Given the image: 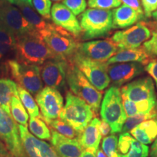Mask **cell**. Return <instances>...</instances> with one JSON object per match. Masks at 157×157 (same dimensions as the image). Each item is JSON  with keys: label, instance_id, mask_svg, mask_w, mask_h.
Returning a JSON list of instances; mask_svg holds the SVG:
<instances>
[{"label": "cell", "instance_id": "obj_1", "mask_svg": "<svg viewBox=\"0 0 157 157\" xmlns=\"http://www.w3.org/2000/svg\"><path fill=\"white\" fill-rule=\"evenodd\" d=\"M16 60L21 63L40 66L49 60L63 59L54 53L41 36L31 35L17 40Z\"/></svg>", "mask_w": 157, "mask_h": 157}, {"label": "cell", "instance_id": "obj_2", "mask_svg": "<svg viewBox=\"0 0 157 157\" xmlns=\"http://www.w3.org/2000/svg\"><path fill=\"white\" fill-rule=\"evenodd\" d=\"M66 82L71 91L84 100L93 111L98 113L101 105L102 92L96 89L81 71L71 62L67 68Z\"/></svg>", "mask_w": 157, "mask_h": 157}, {"label": "cell", "instance_id": "obj_3", "mask_svg": "<svg viewBox=\"0 0 157 157\" xmlns=\"http://www.w3.org/2000/svg\"><path fill=\"white\" fill-rule=\"evenodd\" d=\"M79 23L84 39L105 36L113 29L112 11L89 8L80 15Z\"/></svg>", "mask_w": 157, "mask_h": 157}, {"label": "cell", "instance_id": "obj_4", "mask_svg": "<svg viewBox=\"0 0 157 157\" xmlns=\"http://www.w3.org/2000/svg\"><path fill=\"white\" fill-rule=\"evenodd\" d=\"M102 119L109 124L112 133L121 132L127 116L119 88L112 86L107 90L101 106Z\"/></svg>", "mask_w": 157, "mask_h": 157}, {"label": "cell", "instance_id": "obj_5", "mask_svg": "<svg viewBox=\"0 0 157 157\" xmlns=\"http://www.w3.org/2000/svg\"><path fill=\"white\" fill-rule=\"evenodd\" d=\"M94 116L93 110L84 100L70 92L67 93L66 104L60 113V119L81 132L93 120Z\"/></svg>", "mask_w": 157, "mask_h": 157}, {"label": "cell", "instance_id": "obj_6", "mask_svg": "<svg viewBox=\"0 0 157 157\" xmlns=\"http://www.w3.org/2000/svg\"><path fill=\"white\" fill-rule=\"evenodd\" d=\"M50 50L60 58H70L78 51L79 43L75 36L56 25L50 23L46 31L40 34Z\"/></svg>", "mask_w": 157, "mask_h": 157}, {"label": "cell", "instance_id": "obj_7", "mask_svg": "<svg viewBox=\"0 0 157 157\" xmlns=\"http://www.w3.org/2000/svg\"><path fill=\"white\" fill-rule=\"evenodd\" d=\"M69 61L75 65L99 91H103L109 87L111 80L108 74L109 64L106 62L91 60L82 56L78 51L71 57Z\"/></svg>", "mask_w": 157, "mask_h": 157}, {"label": "cell", "instance_id": "obj_8", "mask_svg": "<svg viewBox=\"0 0 157 157\" xmlns=\"http://www.w3.org/2000/svg\"><path fill=\"white\" fill-rule=\"evenodd\" d=\"M7 65L11 75L29 93L35 95L43 89V81L39 66L21 63L17 60H9Z\"/></svg>", "mask_w": 157, "mask_h": 157}, {"label": "cell", "instance_id": "obj_9", "mask_svg": "<svg viewBox=\"0 0 157 157\" xmlns=\"http://www.w3.org/2000/svg\"><path fill=\"white\" fill-rule=\"evenodd\" d=\"M0 23L14 34L17 40L26 36H39L21 11L6 0L0 2Z\"/></svg>", "mask_w": 157, "mask_h": 157}, {"label": "cell", "instance_id": "obj_10", "mask_svg": "<svg viewBox=\"0 0 157 157\" xmlns=\"http://www.w3.org/2000/svg\"><path fill=\"white\" fill-rule=\"evenodd\" d=\"M0 137L14 157H27L23 150L18 127L11 116L0 107Z\"/></svg>", "mask_w": 157, "mask_h": 157}, {"label": "cell", "instance_id": "obj_11", "mask_svg": "<svg viewBox=\"0 0 157 157\" xmlns=\"http://www.w3.org/2000/svg\"><path fill=\"white\" fill-rule=\"evenodd\" d=\"M151 31L145 23H138L128 29L118 31L111 37L119 50L140 48L143 43L148 40Z\"/></svg>", "mask_w": 157, "mask_h": 157}, {"label": "cell", "instance_id": "obj_12", "mask_svg": "<svg viewBox=\"0 0 157 157\" xmlns=\"http://www.w3.org/2000/svg\"><path fill=\"white\" fill-rule=\"evenodd\" d=\"M36 102L40 108L44 120L58 119L63 108V98L58 90L46 87L36 95Z\"/></svg>", "mask_w": 157, "mask_h": 157}, {"label": "cell", "instance_id": "obj_13", "mask_svg": "<svg viewBox=\"0 0 157 157\" xmlns=\"http://www.w3.org/2000/svg\"><path fill=\"white\" fill-rule=\"evenodd\" d=\"M68 66L65 59H52L44 63L40 68L41 76L47 87L58 90L63 89L66 86Z\"/></svg>", "mask_w": 157, "mask_h": 157}, {"label": "cell", "instance_id": "obj_14", "mask_svg": "<svg viewBox=\"0 0 157 157\" xmlns=\"http://www.w3.org/2000/svg\"><path fill=\"white\" fill-rule=\"evenodd\" d=\"M118 51L119 48L111 39L82 43L78 49L82 56L99 62H107Z\"/></svg>", "mask_w": 157, "mask_h": 157}, {"label": "cell", "instance_id": "obj_15", "mask_svg": "<svg viewBox=\"0 0 157 157\" xmlns=\"http://www.w3.org/2000/svg\"><path fill=\"white\" fill-rule=\"evenodd\" d=\"M21 143L27 157H58L55 149L29 132L27 127L18 124Z\"/></svg>", "mask_w": 157, "mask_h": 157}, {"label": "cell", "instance_id": "obj_16", "mask_svg": "<svg viewBox=\"0 0 157 157\" xmlns=\"http://www.w3.org/2000/svg\"><path fill=\"white\" fill-rule=\"evenodd\" d=\"M121 93L122 98L134 102L156 100L154 82L150 77L139 78L129 82L121 88Z\"/></svg>", "mask_w": 157, "mask_h": 157}, {"label": "cell", "instance_id": "obj_17", "mask_svg": "<svg viewBox=\"0 0 157 157\" xmlns=\"http://www.w3.org/2000/svg\"><path fill=\"white\" fill-rule=\"evenodd\" d=\"M51 18L55 25L67 31L75 37L82 33L79 21L76 15L63 3L56 2L52 5Z\"/></svg>", "mask_w": 157, "mask_h": 157}, {"label": "cell", "instance_id": "obj_18", "mask_svg": "<svg viewBox=\"0 0 157 157\" xmlns=\"http://www.w3.org/2000/svg\"><path fill=\"white\" fill-rule=\"evenodd\" d=\"M144 70L143 65L138 62L118 63L109 65L108 74L114 86L119 87L143 74Z\"/></svg>", "mask_w": 157, "mask_h": 157}, {"label": "cell", "instance_id": "obj_19", "mask_svg": "<svg viewBox=\"0 0 157 157\" xmlns=\"http://www.w3.org/2000/svg\"><path fill=\"white\" fill-rule=\"evenodd\" d=\"M51 142L58 157H79L84 148L76 138H68L52 129Z\"/></svg>", "mask_w": 157, "mask_h": 157}, {"label": "cell", "instance_id": "obj_20", "mask_svg": "<svg viewBox=\"0 0 157 157\" xmlns=\"http://www.w3.org/2000/svg\"><path fill=\"white\" fill-rule=\"evenodd\" d=\"M100 123L101 120L99 119L94 118L77 137L82 148L92 151L95 154L99 148L102 137L99 129Z\"/></svg>", "mask_w": 157, "mask_h": 157}, {"label": "cell", "instance_id": "obj_21", "mask_svg": "<svg viewBox=\"0 0 157 157\" xmlns=\"http://www.w3.org/2000/svg\"><path fill=\"white\" fill-rule=\"evenodd\" d=\"M113 29H124L134 25L137 21L145 20L129 6L122 5L112 10Z\"/></svg>", "mask_w": 157, "mask_h": 157}, {"label": "cell", "instance_id": "obj_22", "mask_svg": "<svg viewBox=\"0 0 157 157\" xmlns=\"http://www.w3.org/2000/svg\"><path fill=\"white\" fill-rule=\"evenodd\" d=\"M129 132L135 140L143 144L151 143L157 137V114L141 122Z\"/></svg>", "mask_w": 157, "mask_h": 157}, {"label": "cell", "instance_id": "obj_23", "mask_svg": "<svg viewBox=\"0 0 157 157\" xmlns=\"http://www.w3.org/2000/svg\"><path fill=\"white\" fill-rule=\"evenodd\" d=\"M150 56L142 48L135 49L119 50L114 56L111 57L106 62L108 64L118 63H131L138 62L143 63H148Z\"/></svg>", "mask_w": 157, "mask_h": 157}, {"label": "cell", "instance_id": "obj_24", "mask_svg": "<svg viewBox=\"0 0 157 157\" xmlns=\"http://www.w3.org/2000/svg\"><path fill=\"white\" fill-rule=\"evenodd\" d=\"M13 96H18L17 84L9 78H0V107L11 116L10 103Z\"/></svg>", "mask_w": 157, "mask_h": 157}, {"label": "cell", "instance_id": "obj_25", "mask_svg": "<svg viewBox=\"0 0 157 157\" xmlns=\"http://www.w3.org/2000/svg\"><path fill=\"white\" fill-rule=\"evenodd\" d=\"M123 105L127 117H132L138 113H148L157 105L156 100H146L138 102L122 98Z\"/></svg>", "mask_w": 157, "mask_h": 157}, {"label": "cell", "instance_id": "obj_26", "mask_svg": "<svg viewBox=\"0 0 157 157\" xmlns=\"http://www.w3.org/2000/svg\"><path fill=\"white\" fill-rule=\"evenodd\" d=\"M18 7L25 18L32 25L33 28L34 29V30L39 36L43 31H46L50 25V23L46 22L44 18L40 17V15L36 13L30 6L21 5L18 6Z\"/></svg>", "mask_w": 157, "mask_h": 157}, {"label": "cell", "instance_id": "obj_27", "mask_svg": "<svg viewBox=\"0 0 157 157\" xmlns=\"http://www.w3.org/2000/svg\"><path fill=\"white\" fill-rule=\"evenodd\" d=\"M17 38L5 25L0 23V60L11 50H15Z\"/></svg>", "mask_w": 157, "mask_h": 157}, {"label": "cell", "instance_id": "obj_28", "mask_svg": "<svg viewBox=\"0 0 157 157\" xmlns=\"http://www.w3.org/2000/svg\"><path fill=\"white\" fill-rule=\"evenodd\" d=\"M10 113L15 122L23 126H28L29 115L19 96H13L10 103Z\"/></svg>", "mask_w": 157, "mask_h": 157}, {"label": "cell", "instance_id": "obj_29", "mask_svg": "<svg viewBox=\"0 0 157 157\" xmlns=\"http://www.w3.org/2000/svg\"><path fill=\"white\" fill-rule=\"evenodd\" d=\"M17 93L21 101L24 105L31 117H41L37 103L31 96V93L26 90L17 84Z\"/></svg>", "mask_w": 157, "mask_h": 157}, {"label": "cell", "instance_id": "obj_30", "mask_svg": "<svg viewBox=\"0 0 157 157\" xmlns=\"http://www.w3.org/2000/svg\"><path fill=\"white\" fill-rule=\"evenodd\" d=\"M47 124L53 130L56 131L59 134L63 135V136L68 137V138H76L78 137L80 132L74 129L71 125L66 123L60 118L52 120H44Z\"/></svg>", "mask_w": 157, "mask_h": 157}, {"label": "cell", "instance_id": "obj_31", "mask_svg": "<svg viewBox=\"0 0 157 157\" xmlns=\"http://www.w3.org/2000/svg\"><path fill=\"white\" fill-rule=\"evenodd\" d=\"M29 129L32 134L42 140H51V132L41 117H30Z\"/></svg>", "mask_w": 157, "mask_h": 157}, {"label": "cell", "instance_id": "obj_32", "mask_svg": "<svg viewBox=\"0 0 157 157\" xmlns=\"http://www.w3.org/2000/svg\"><path fill=\"white\" fill-rule=\"evenodd\" d=\"M156 114L157 105L150 112L138 113V114L127 118L126 121H125L122 127V129H121V133L124 134V133L130 132L132 129H134L135 127L140 124L141 122L148 120L149 119H151Z\"/></svg>", "mask_w": 157, "mask_h": 157}, {"label": "cell", "instance_id": "obj_33", "mask_svg": "<svg viewBox=\"0 0 157 157\" xmlns=\"http://www.w3.org/2000/svg\"><path fill=\"white\" fill-rule=\"evenodd\" d=\"M102 150L107 157H122L118 150V138L115 135L104 137L102 142Z\"/></svg>", "mask_w": 157, "mask_h": 157}, {"label": "cell", "instance_id": "obj_34", "mask_svg": "<svg viewBox=\"0 0 157 157\" xmlns=\"http://www.w3.org/2000/svg\"><path fill=\"white\" fill-rule=\"evenodd\" d=\"M148 147L133 138L129 151L122 157H148Z\"/></svg>", "mask_w": 157, "mask_h": 157}, {"label": "cell", "instance_id": "obj_35", "mask_svg": "<svg viewBox=\"0 0 157 157\" xmlns=\"http://www.w3.org/2000/svg\"><path fill=\"white\" fill-rule=\"evenodd\" d=\"M32 4L37 13L43 18H50L51 8H52L51 0H32Z\"/></svg>", "mask_w": 157, "mask_h": 157}, {"label": "cell", "instance_id": "obj_36", "mask_svg": "<svg viewBox=\"0 0 157 157\" xmlns=\"http://www.w3.org/2000/svg\"><path fill=\"white\" fill-rule=\"evenodd\" d=\"M90 8L110 10L117 8L121 5V0H88Z\"/></svg>", "mask_w": 157, "mask_h": 157}, {"label": "cell", "instance_id": "obj_37", "mask_svg": "<svg viewBox=\"0 0 157 157\" xmlns=\"http://www.w3.org/2000/svg\"><path fill=\"white\" fill-rule=\"evenodd\" d=\"M62 3L68 7L76 16L84 13L87 6L86 0H63Z\"/></svg>", "mask_w": 157, "mask_h": 157}, {"label": "cell", "instance_id": "obj_38", "mask_svg": "<svg viewBox=\"0 0 157 157\" xmlns=\"http://www.w3.org/2000/svg\"><path fill=\"white\" fill-rule=\"evenodd\" d=\"M132 140L133 137L129 132L120 135L118 140V150L121 155L126 154L129 151Z\"/></svg>", "mask_w": 157, "mask_h": 157}, {"label": "cell", "instance_id": "obj_39", "mask_svg": "<svg viewBox=\"0 0 157 157\" xmlns=\"http://www.w3.org/2000/svg\"><path fill=\"white\" fill-rule=\"evenodd\" d=\"M144 15L151 17L153 13L157 10V0H141Z\"/></svg>", "mask_w": 157, "mask_h": 157}, {"label": "cell", "instance_id": "obj_40", "mask_svg": "<svg viewBox=\"0 0 157 157\" xmlns=\"http://www.w3.org/2000/svg\"><path fill=\"white\" fill-rule=\"evenodd\" d=\"M143 47L150 56H157V35L152 34L151 39L143 43Z\"/></svg>", "mask_w": 157, "mask_h": 157}, {"label": "cell", "instance_id": "obj_41", "mask_svg": "<svg viewBox=\"0 0 157 157\" xmlns=\"http://www.w3.org/2000/svg\"><path fill=\"white\" fill-rule=\"evenodd\" d=\"M121 2L124 3V5H126L129 6V7H131V8L135 10L143 18L146 19V16L144 15L142 5H140L139 0H121Z\"/></svg>", "mask_w": 157, "mask_h": 157}, {"label": "cell", "instance_id": "obj_42", "mask_svg": "<svg viewBox=\"0 0 157 157\" xmlns=\"http://www.w3.org/2000/svg\"><path fill=\"white\" fill-rule=\"evenodd\" d=\"M144 68L154 78L157 87V60H153L149 61Z\"/></svg>", "mask_w": 157, "mask_h": 157}, {"label": "cell", "instance_id": "obj_43", "mask_svg": "<svg viewBox=\"0 0 157 157\" xmlns=\"http://www.w3.org/2000/svg\"><path fill=\"white\" fill-rule=\"evenodd\" d=\"M99 129H100V132H101V135L103 137H106L111 130L110 125L106 122V121L103 120V119L101 120Z\"/></svg>", "mask_w": 157, "mask_h": 157}, {"label": "cell", "instance_id": "obj_44", "mask_svg": "<svg viewBox=\"0 0 157 157\" xmlns=\"http://www.w3.org/2000/svg\"><path fill=\"white\" fill-rule=\"evenodd\" d=\"M12 5H17V7L21 5H29L30 7H33L32 0H6Z\"/></svg>", "mask_w": 157, "mask_h": 157}, {"label": "cell", "instance_id": "obj_45", "mask_svg": "<svg viewBox=\"0 0 157 157\" xmlns=\"http://www.w3.org/2000/svg\"><path fill=\"white\" fill-rule=\"evenodd\" d=\"M0 157H12L11 154L7 151L5 145L0 140Z\"/></svg>", "mask_w": 157, "mask_h": 157}, {"label": "cell", "instance_id": "obj_46", "mask_svg": "<svg viewBox=\"0 0 157 157\" xmlns=\"http://www.w3.org/2000/svg\"><path fill=\"white\" fill-rule=\"evenodd\" d=\"M151 157H157V137L155 139L154 143L151 146V150L150 153Z\"/></svg>", "mask_w": 157, "mask_h": 157}, {"label": "cell", "instance_id": "obj_47", "mask_svg": "<svg viewBox=\"0 0 157 157\" xmlns=\"http://www.w3.org/2000/svg\"><path fill=\"white\" fill-rule=\"evenodd\" d=\"M79 157H97L96 154L92 151L87 150V149H84L83 152L82 153L81 156Z\"/></svg>", "mask_w": 157, "mask_h": 157}, {"label": "cell", "instance_id": "obj_48", "mask_svg": "<svg viewBox=\"0 0 157 157\" xmlns=\"http://www.w3.org/2000/svg\"><path fill=\"white\" fill-rule=\"evenodd\" d=\"M146 25L148 28H151L152 29V34L157 35V21L156 22L148 23H146Z\"/></svg>", "mask_w": 157, "mask_h": 157}, {"label": "cell", "instance_id": "obj_49", "mask_svg": "<svg viewBox=\"0 0 157 157\" xmlns=\"http://www.w3.org/2000/svg\"><path fill=\"white\" fill-rule=\"evenodd\" d=\"M96 156L97 157H107L106 155L104 154L103 150L101 149H98L97 151V153H96Z\"/></svg>", "mask_w": 157, "mask_h": 157}, {"label": "cell", "instance_id": "obj_50", "mask_svg": "<svg viewBox=\"0 0 157 157\" xmlns=\"http://www.w3.org/2000/svg\"><path fill=\"white\" fill-rule=\"evenodd\" d=\"M152 17H154V18L155 20H157V10L155 11L154 13H153Z\"/></svg>", "mask_w": 157, "mask_h": 157}, {"label": "cell", "instance_id": "obj_51", "mask_svg": "<svg viewBox=\"0 0 157 157\" xmlns=\"http://www.w3.org/2000/svg\"><path fill=\"white\" fill-rule=\"evenodd\" d=\"M51 1H53V2H60V1H63V0H51Z\"/></svg>", "mask_w": 157, "mask_h": 157}, {"label": "cell", "instance_id": "obj_52", "mask_svg": "<svg viewBox=\"0 0 157 157\" xmlns=\"http://www.w3.org/2000/svg\"><path fill=\"white\" fill-rule=\"evenodd\" d=\"M2 1V0H0V2H1Z\"/></svg>", "mask_w": 157, "mask_h": 157}]
</instances>
